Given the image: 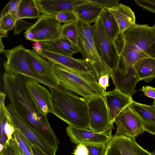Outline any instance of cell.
<instances>
[{"mask_svg":"<svg viewBox=\"0 0 155 155\" xmlns=\"http://www.w3.org/2000/svg\"><path fill=\"white\" fill-rule=\"evenodd\" d=\"M2 78L4 91L10 104L51 146L58 149L59 141L47 116L43 114L28 92L26 86L27 78L23 75H10L5 72Z\"/></svg>","mask_w":155,"mask_h":155,"instance_id":"obj_1","label":"cell"},{"mask_svg":"<svg viewBox=\"0 0 155 155\" xmlns=\"http://www.w3.org/2000/svg\"><path fill=\"white\" fill-rule=\"evenodd\" d=\"M49 89L51 94L54 114L69 126L89 128L86 100L59 86Z\"/></svg>","mask_w":155,"mask_h":155,"instance_id":"obj_2","label":"cell"},{"mask_svg":"<svg viewBox=\"0 0 155 155\" xmlns=\"http://www.w3.org/2000/svg\"><path fill=\"white\" fill-rule=\"evenodd\" d=\"M53 68L58 80L59 86L87 100L104 95L106 92L99 86L94 75L80 74L54 64Z\"/></svg>","mask_w":155,"mask_h":155,"instance_id":"obj_3","label":"cell"},{"mask_svg":"<svg viewBox=\"0 0 155 155\" xmlns=\"http://www.w3.org/2000/svg\"><path fill=\"white\" fill-rule=\"evenodd\" d=\"M26 49L20 45L4 52L6 60L3 62L5 73L10 75L20 74L25 77L28 80L37 81L48 88H57L58 85L34 73L28 63Z\"/></svg>","mask_w":155,"mask_h":155,"instance_id":"obj_4","label":"cell"},{"mask_svg":"<svg viewBox=\"0 0 155 155\" xmlns=\"http://www.w3.org/2000/svg\"><path fill=\"white\" fill-rule=\"evenodd\" d=\"M96 30L93 39L97 51L101 60L110 71L116 68L119 56L115 43L107 34L101 16L95 22Z\"/></svg>","mask_w":155,"mask_h":155,"instance_id":"obj_5","label":"cell"},{"mask_svg":"<svg viewBox=\"0 0 155 155\" xmlns=\"http://www.w3.org/2000/svg\"><path fill=\"white\" fill-rule=\"evenodd\" d=\"M122 35L125 40L150 58L155 59V31L153 26L136 23Z\"/></svg>","mask_w":155,"mask_h":155,"instance_id":"obj_6","label":"cell"},{"mask_svg":"<svg viewBox=\"0 0 155 155\" xmlns=\"http://www.w3.org/2000/svg\"><path fill=\"white\" fill-rule=\"evenodd\" d=\"M89 119V129L103 133L113 128L104 94L87 100Z\"/></svg>","mask_w":155,"mask_h":155,"instance_id":"obj_7","label":"cell"},{"mask_svg":"<svg viewBox=\"0 0 155 155\" xmlns=\"http://www.w3.org/2000/svg\"><path fill=\"white\" fill-rule=\"evenodd\" d=\"M6 107L15 129L19 130L32 143L37 146L45 155H56L57 149L51 146L21 116L10 104Z\"/></svg>","mask_w":155,"mask_h":155,"instance_id":"obj_8","label":"cell"},{"mask_svg":"<svg viewBox=\"0 0 155 155\" xmlns=\"http://www.w3.org/2000/svg\"><path fill=\"white\" fill-rule=\"evenodd\" d=\"M78 46L83 59L97 81L101 75L110 74L97 51L93 38L86 39L78 33Z\"/></svg>","mask_w":155,"mask_h":155,"instance_id":"obj_9","label":"cell"},{"mask_svg":"<svg viewBox=\"0 0 155 155\" xmlns=\"http://www.w3.org/2000/svg\"><path fill=\"white\" fill-rule=\"evenodd\" d=\"M112 130L105 133H97L89 129L69 125L66 128L67 133L72 143L95 147H106L113 136Z\"/></svg>","mask_w":155,"mask_h":155,"instance_id":"obj_10","label":"cell"},{"mask_svg":"<svg viewBox=\"0 0 155 155\" xmlns=\"http://www.w3.org/2000/svg\"><path fill=\"white\" fill-rule=\"evenodd\" d=\"M61 23L55 16L41 15L28 30L33 35L31 41L40 42L51 41L61 36Z\"/></svg>","mask_w":155,"mask_h":155,"instance_id":"obj_11","label":"cell"},{"mask_svg":"<svg viewBox=\"0 0 155 155\" xmlns=\"http://www.w3.org/2000/svg\"><path fill=\"white\" fill-rule=\"evenodd\" d=\"M116 89L132 97L136 91V86L140 81L134 66L122 64L117 65L110 74Z\"/></svg>","mask_w":155,"mask_h":155,"instance_id":"obj_12","label":"cell"},{"mask_svg":"<svg viewBox=\"0 0 155 155\" xmlns=\"http://www.w3.org/2000/svg\"><path fill=\"white\" fill-rule=\"evenodd\" d=\"M114 123L117 126L116 132L114 134L116 135L135 139L136 137L145 131L139 117L129 105L117 117Z\"/></svg>","mask_w":155,"mask_h":155,"instance_id":"obj_13","label":"cell"},{"mask_svg":"<svg viewBox=\"0 0 155 155\" xmlns=\"http://www.w3.org/2000/svg\"><path fill=\"white\" fill-rule=\"evenodd\" d=\"M103 155H154L138 145L135 139L114 135Z\"/></svg>","mask_w":155,"mask_h":155,"instance_id":"obj_14","label":"cell"},{"mask_svg":"<svg viewBox=\"0 0 155 155\" xmlns=\"http://www.w3.org/2000/svg\"><path fill=\"white\" fill-rule=\"evenodd\" d=\"M38 54L54 64L77 73L86 76L94 75L83 59L57 54L43 48Z\"/></svg>","mask_w":155,"mask_h":155,"instance_id":"obj_15","label":"cell"},{"mask_svg":"<svg viewBox=\"0 0 155 155\" xmlns=\"http://www.w3.org/2000/svg\"><path fill=\"white\" fill-rule=\"evenodd\" d=\"M40 13L55 16L59 13L74 12L78 7L89 2V0H35Z\"/></svg>","mask_w":155,"mask_h":155,"instance_id":"obj_16","label":"cell"},{"mask_svg":"<svg viewBox=\"0 0 155 155\" xmlns=\"http://www.w3.org/2000/svg\"><path fill=\"white\" fill-rule=\"evenodd\" d=\"M26 50L27 61L32 71L38 76L58 85V80L53 68L54 64L33 50Z\"/></svg>","mask_w":155,"mask_h":155,"instance_id":"obj_17","label":"cell"},{"mask_svg":"<svg viewBox=\"0 0 155 155\" xmlns=\"http://www.w3.org/2000/svg\"><path fill=\"white\" fill-rule=\"evenodd\" d=\"M39 83L28 80L27 88L33 99L45 116L49 113L54 114V111L50 91Z\"/></svg>","mask_w":155,"mask_h":155,"instance_id":"obj_18","label":"cell"},{"mask_svg":"<svg viewBox=\"0 0 155 155\" xmlns=\"http://www.w3.org/2000/svg\"><path fill=\"white\" fill-rule=\"evenodd\" d=\"M104 95L111 120L113 123L117 117L134 101L132 97L122 93L116 88L106 92Z\"/></svg>","mask_w":155,"mask_h":155,"instance_id":"obj_19","label":"cell"},{"mask_svg":"<svg viewBox=\"0 0 155 155\" xmlns=\"http://www.w3.org/2000/svg\"><path fill=\"white\" fill-rule=\"evenodd\" d=\"M115 45L119 56L118 62L134 66L140 60L150 58L145 53L124 39L122 34L119 35Z\"/></svg>","mask_w":155,"mask_h":155,"instance_id":"obj_20","label":"cell"},{"mask_svg":"<svg viewBox=\"0 0 155 155\" xmlns=\"http://www.w3.org/2000/svg\"><path fill=\"white\" fill-rule=\"evenodd\" d=\"M130 107L138 116L145 131L155 135V107L134 101Z\"/></svg>","mask_w":155,"mask_h":155,"instance_id":"obj_21","label":"cell"},{"mask_svg":"<svg viewBox=\"0 0 155 155\" xmlns=\"http://www.w3.org/2000/svg\"><path fill=\"white\" fill-rule=\"evenodd\" d=\"M107 10L116 19L120 34H123L136 23L134 12L128 6L120 3L117 6Z\"/></svg>","mask_w":155,"mask_h":155,"instance_id":"obj_22","label":"cell"},{"mask_svg":"<svg viewBox=\"0 0 155 155\" xmlns=\"http://www.w3.org/2000/svg\"><path fill=\"white\" fill-rule=\"evenodd\" d=\"M40 43L43 48L58 54L72 57L74 54L80 52L77 46L61 36L55 39Z\"/></svg>","mask_w":155,"mask_h":155,"instance_id":"obj_23","label":"cell"},{"mask_svg":"<svg viewBox=\"0 0 155 155\" xmlns=\"http://www.w3.org/2000/svg\"><path fill=\"white\" fill-rule=\"evenodd\" d=\"M104 9L89 0L88 2L78 7L74 12L79 20L90 24L97 20Z\"/></svg>","mask_w":155,"mask_h":155,"instance_id":"obj_24","label":"cell"},{"mask_svg":"<svg viewBox=\"0 0 155 155\" xmlns=\"http://www.w3.org/2000/svg\"><path fill=\"white\" fill-rule=\"evenodd\" d=\"M134 68L140 81L148 82L155 78V59H142L134 64Z\"/></svg>","mask_w":155,"mask_h":155,"instance_id":"obj_25","label":"cell"},{"mask_svg":"<svg viewBox=\"0 0 155 155\" xmlns=\"http://www.w3.org/2000/svg\"><path fill=\"white\" fill-rule=\"evenodd\" d=\"M100 16L107 34L115 44L116 41L120 34L119 27L116 19L107 9L104 10Z\"/></svg>","mask_w":155,"mask_h":155,"instance_id":"obj_26","label":"cell"},{"mask_svg":"<svg viewBox=\"0 0 155 155\" xmlns=\"http://www.w3.org/2000/svg\"><path fill=\"white\" fill-rule=\"evenodd\" d=\"M40 16V12L35 0H20L17 20L23 18L38 19Z\"/></svg>","mask_w":155,"mask_h":155,"instance_id":"obj_27","label":"cell"},{"mask_svg":"<svg viewBox=\"0 0 155 155\" xmlns=\"http://www.w3.org/2000/svg\"><path fill=\"white\" fill-rule=\"evenodd\" d=\"M13 140L21 155H34L33 143L18 129H15Z\"/></svg>","mask_w":155,"mask_h":155,"instance_id":"obj_28","label":"cell"},{"mask_svg":"<svg viewBox=\"0 0 155 155\" xmlns=\"http://www.w3.org/2000/svg\"><path fill=\"white\" fill-rule=\"evenodd\" d=\"M5 93L0 92V142L4 146L8 143V138L5 130V126L9 117V114L5 105Z\"/></svg>","mask_w":155,"mask_h":155,"instance_id":"obj_29","label":"cell"},{"mask_svg":"<svg viewBox=\"0 0 155 155\" xmlns=\"http://www.w3.org/2000/svg\"><path fill=\"white\" fill-rule=\"evenodd\" d=\"M77 21L64 24L61 27V36L67 39L78 47Z\"/></svg>","mask_w":155,"mask_h":155,"instance_id":"obj_30","label":"cell"},{"mask_svg":"<svg viewBox=\"0 0 155 155\" xmlns=\"http://www.w3.org/2000/svg\"><path fill=\"white\" fill-rule=\"evenodd\" d=\"M16 21V18L10 13L0 17L1 38L7 37L8 31L13 29Z\"/></svg>","mask_w":155,"mask_h":155,"instance_id":"obj_31","label":"cell"},{"mask_svg":"<svg viewBox=\"0 0 155 155\" xmlns=\"http://www.w3.org/2000/svg\"><path fill=\"white\" fill-rule=\"evenodd\" d=\"M96 24L91 25L89 24L78 20L77 23L78 32L84 38H93L96 30Z\"/></svg>","mask_w":155,"mask_h":155,"instance_id":"obj_32","label":"cell"},{"mask_svg":"<svg viewBox=\"0 0 155 155\" xmlns=\"http://www.w3.org/2000/svg\"><path fill=\"white\" fill-rule=\"evenodd\" d=\"M20 0H11L1 12V17L10 13L17 19L19 5Z\"/></svg>","mask_w":155,"mask_h":155,"instance_id":"obj_33","label":"cell"},{"mask_svg":"<svg viewBox=\"0 0 155 155\" xmlns=\"http://www.w3.org/2000/svg\"><path fill=\"white\" fill-rule=\"evenodd\" d=\"M56 18L60 23L64 24L76 21L78 19L74 12L67 11L58 13L55 16Z\"/></svg>","mask_w":155,"mask_h":155,"instance_id":"obj_34","label":"cell"},{"mask_svg":"<svg viewBox=\"0 0 155 155\" xmlns=\"http://www.w3.org/2000/svg\"><path fill=\"white\" fill-rule=\"evenodd\" d=\"M34 24L27 22L23 19L17 20L14 26V34L18 35L23 30L28 29L33 25Z\"/></svg>","mask_w":155,"mask_h":155,"instance_id":"obj_35","label":"cell"},{"mask_svg":"<svg viewBox=\"0 0 155 155\" xmlns=\"http://www.w3.org/2000/svg\"><path fill=\"white\" fill-rule=\"evenodd\" d=\"M134 2L143 9L155 13V0H135Z\"/></svg>","mask_w":155,"mask_h":155,"instance_id":"obj_36","label":"cell"},{"mask_svg":"<svg viewBox=\"0 0 155 155\" xmlns=\"http://www.w3.org/2000/svg\"><path fill=\"white\" fill-rule=\"evenodd\" d=\"M92 2L99 5L104 9H108L113 8L119 3V0H90Z\"/></svg>","mask_w":155,"mask_h":155,"instance_id":"obj_37","label":"cell"},{"mask_svg":"<svg viewBox=\"0 0 155 155\" xmlns=\"http://www.w3.org/2000/svg\"><path fill=\"white\" fill-rule=\"evenodd\" d=\"M5 130L8 138V142L9 140L12 139L13 134L15 131V128L12 124L10 115L6 123Z\"/></svg>","mask_w":155,"mask_h":155,"instance_id":"obj_38","label":"cell"},{"mask_svg":"<svg viewBox=\"0 0 155 155\" xmlns=\"http://www.w3.org/2000/svg\"><path fill=\"white\" fill-rule=\"evenodd\" d=\"M110 74H107L102 75L97 81L99 86L105 91L107 88L110 86L109 82Z\"/></svg>","mask_w":155,"mask_h":155,"instance_id":"obj_39","label":"cell"},{"mask_svg":"<svg viewBox=\"0 0 155 155\" xmlns=\"http://www.w3.org/2000/svg\"><path fill=\"white\" fill-rule=\"evenodd\" d=\"M86 146L88 150V155H103L106 147Z\"/></svg>","mask_w":155,"mask_h":155,"instance_id":"obj_40","label":"cell"},{"mask_svg":"<svg viewBox=\"0 0 155 155\" xmlns=\"http://www.w3.org/2000/svg\"><path fill=\"white\" fill-rule=\"evenodd\" d=\"M0 155H15V149L13 146L9 142L4 145V148Z\"/></svg>","mask_w":155,"mask_h":155,"instance_id":"obj_41","label":"cell"},{"mask_svg":"<svg viewBox=\"0 0 155 155\" xmlns=\"http://www.w3.org/2000/svg\"><path fill=\"white\" fill-rule=\"evenodd\" d=\"M141 91L146 96L155 99V88L149 86H143Z\"/></svg>","mask_w":155,"mask_h":155,"instance_id":"obj_42","label":"cell"},{"mask_svg":"<svg viewBox=\"0 0 155 155\" xmlns=\"http://www.w3.org/2000/svg\"><path fill=\"white\" fill-rule=\"evenodd\" d=\"M74 155H88V150L86 146L84 145H78L73 153Z\"/></svg>","mask_w":155,"mask_h":155,"instance_id":"obj_43","label":"cell"},{"mask_svg":"<svg viewBox=\"0 0 155 155\" xmlns=\"http://www.w3.org/2000/svg\"><path fill=\"white\" fill-rule=\"evenodd\" d=\"M33 50L38 53H39L42 50L43 47L40 42L34 41L32 45Z\"/></svg>","mask_w":155,"mask_h":155,"instance_id":"obj_44","label":"cell"},{"mask_svg":"<svg viewBox=\"0 0 155 155\" xmlns=\"http://www.w3.org/2000/svg\"><path fill=\"white\" fill-rule=\"evenodd\" d=\"M32 148L34 155H45L40 149L36 145L33 144Z\"/></svg>","mask_w":155,"mask_h":155,"instance_id":"obj_45","label":"cell"},{"mask_svg":"<svg viewBox=\"0 0 155 155\" xmlns=\"http://www.w3.org/2000/svg\"><path fill=\"white\" fill-rule=\"evenodd\" d=\"M8 141L14 147L15 149V155H21L13 139L9 140Z\"/></svg>","mask_w":155,"mask_h":155,"instance_id":"obj_46","label":"cell"},{"mask_svg":"<svg viewBox=\"0 0 155 155\" xmlns=\"http://www.w3.org/2000/svg\"><path fill=\"white\" fill-rule=\"evenodd\" d=\"M2 38H0V51L1 53H4L5 49L4 48V46L3 45L2 41Z\"/></svg>","mask_w":155,"mask_h":155,"instance_id":"obj_47","label":"cell"},{"mask_svg":"<svg viewBox=\"0 0 155 155\" xmlns=\"http://www.w3.org/2000/svg\"><path fill=\"white\" fill-rule=\"evenodd\" d=\"M4 148V146L2 144H0V153H1Z\"/></svg>","mask_w":155,"mask_h":155,"instance_id":"obj_48","label":"cell"},{"mask_svg":"<svg viewBox=\"0 0 155 155\" xmlns=\"http://www.w3.org/2000/svg\"><path fill=\"white\" fill-rule=\"evenodd\" d=\"M153 105L155 107V99H154L153 102Z\"/></svg>","mask_w":155,"mask_h":155,"instance_id":"obj_49","label":"cell"},{"mask_svg":"<svg viewBox=\"0 0 155 155\" xmlns=\"http://www.w3.org/2000/svg\"><path fill=\"white\" fill-rule=\"evenodd\" d=\"M153 27L154 28L155 31V23L154 24V25H153Z\"/></svg>","mask_w":155,"mask_h":155,"instance_id":"obj_50","label":"cell"},{"mask_svg":"<svg viewBox=\"0 0 155 155\" xmlns=\"http://www.w3.org/2000/svg\"><path fill=\"white\" fill-rule=\"evenodd\" d=\"M154 155H155V153H153Z\"/></svg>","mask_w":155,"mask_h":155,"instance_id":"obj_51","label":"cell"}]
</instances>
